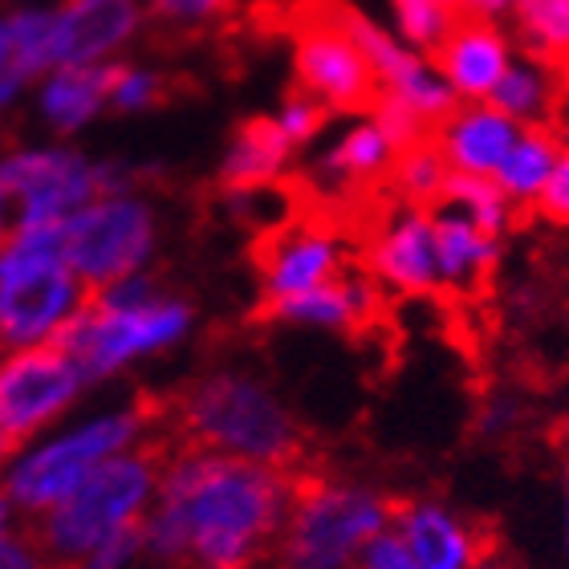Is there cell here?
<instances>
[{
	"label": "cell",
	"mask_w": 569,
	"mask_h": 569,
	"mask_svg": "<svg viewBox=\"0 0 569 569\" xmlns=\"http://www.w3.org/2000/svg\"><path fill=\"white\" fill-rule=\"evenodd\" d=\"M12 533V505L4 497H0V537Z\"/></svg>",
	"instance_id": "obj_27"
},
{
	"label": "cell",
	"mask_w": 569,
	"mask_h": 569,
	"mask_svg": "<svg viewBox=\"0 0 569 569\" xmlns=\"http://www.w3.org/2000/svg\"><path fill=\"white\" fill-rule=\"evenodd\" d=\"M0 188L21 200V228L66 224L94 196H102L98 167H86L78 154L66 151H33L0 163Z\"/></svg>",
	"instance_id": "obj_10"
},
{
	"label": "cell",
	"mask_w": 569,
	"mask_h": 569,
	"mask_svg": "<svg viewBox=\"0 0 569 569\" xmlns=\"http://www.w3.org/2000/svg\"><path fill=\"white\" fill-rule=\"evenodd\" d=\"M277 122H281V131L289 134V142L301 147V142H309L326 122H330V110L321 107L318 98H309L306 90L289 86V94H284V114Z\"/></svg>",
	"instance_id": "obj_23"
},
{
	"label": "cell",
	"mask_w": 569,
	"mask_h": 569,
	"mask_svg": "<svg viewBox=\"0 0 569 569\" xmlns=\"http://www.w3.org/2000/svg\"><path fill=\"white\" fill-rule=\"evenodd\" d=\"M154 427L176 451H216L277 472L321 460L306 427L277 403L273 391L244 375H208L154 395Z\"/></svg>",
	"instance_id": "obj_2"
},
{
	"label": "cell",
	"mask_w": 569,
	"mask_h": 569,
	"mask_svg": "<svg viewBox=\"0 0 569 569\" xmlns=\"http://www.w3.org/2000/svg\"><path fill=\"white\" fill-rule=\"evenodd\" d=\"M284 505L289 485L277 468L216 451H179L142 512L147 566L257 569L273 553Z\"/></svg>",
	"instance_id": "obj_1"
},
{
	"label": "cell",
	"mask_w": 569,
	"mask_h": 569,
	"mask_svg": "<svg viewBox=\"0 0 569 569\" xmlns=\"http://www.w3.org/2000/svg\"><path fill=\"white\" fill-rule=\"evenodd\" d=\"M4 203H9V191L0 188V249H4V240H9V228H4Z\"/></svg>",
	"instance_id": "obj_28"
},
{
	"label": "cell",
	"mask_w": 569,
	"mask_h": 569,
	"mask_svg": "<svg viewBox=\"0 0 569 569\" xmlns=\"http://www.w3.org/2000/svg\"><path fill=\"white\" fill-rule=\"evenodd\" d=\"M191 78H176V73H134L127 70L119 86H114V110H151V107H167L176 102L183 90H191Z\"/></svg>",
	"instance_id": "obj_20"
},
{
	"label": "cell",
	"mask_w": 569,
	"mask_h": 569,
	"mask_svg": "<svg viewBox=\"0 0 569 569\" xmlns=\"http://www.w3.org/2000/svg\"><path fill=\"white\" fill-rule=\"evenodd\" d=\"M395 12H399V24H403V33L411 37V41H416L423 53H431V49L439 46L443 29H448L451 17H456V12L439 9L436 0H395Z\"/></svg>",
	"instance_id": "obj_22"
},
{
	"label": "cell",
	"mask_w": 569,
	"mask_h": 569,
	"mask_svg": "<svg viewBox=\"0 0 569 569\" xmlns=\"http://www.w3.org/2000/svg\"><path fill=\"white\" fill-rule=\"evenodd\" d=\"M512 122L497 110L480 107H460L443 122L439 131V151L456 171H472V176H497L500 159L512 147Z\"/></svg>",
	"instance_id": "obj_15"
},
{
	"label": "cell",
	"mask_w": 569,
	"mask_h": 569,
	"mask_svg": "<svg viewBox=\"0 0 569 569\" xmlns=\"http://www.w3.org/2000/svg\"><path fill=\"white\" fill-rule=\"evenodd\" d=\"M427 66L443 73V86L456 98L485 102L492 86L500 82V73L509 70V41L500 33V24L456 12L439 37V46L427 53Z\"/></svg>",
	"instance_id": "obj_11"
},
{
	"label": "cell",
	"mask_w": 569,
	"mask_h": 569,
	"mask_svg": "<svg viewBox=\"0 0 569 569\" xmlns=\"http://www.w3.org/2000/svg\"><path fill=\"white\" fill-rule=\"evenodd\" d=\"M289 151L293 142L281 131L277 119H264V114H252L237 127L232 134V147H228V159L216 176V196H249V191H261L269 183H277L289 163Z\"/></svg>",
	"instance_id": "obj_14"
},
{
	"label": "cell",
	"mask_w": 569,
	"mask_h": 569,
	"mask_svg": "<svg viewBox=\"0 0 569 569\" xmlns=\"http://www.w3.org/2000/svg\"><path fill=\"white\" fill-rule=\"evenodd\" d=\"M289 505L273 553L257 569H350L358 553L391 525L387 497L346 485L326 460L284 472Z\"/></svg>",
	"instance_id": "obj_4"
},
{
	"label": "cell",
	"mask_w": 569,
	"mask_h": 569,
	"mask_svg": "<svg viewBox=\"0 0 569 569\" xmlns=\"http://www.w3.org/2000/svg\"><path fill=\"white\" fill-rule=\"evenodd\" d=\"M78 277L58 252L0 249V346H37L78 309Z\"/></svg>",
	"instance_id": "obj_7"
},
{
	"label": "cell",
	"mask_w": 569,
	"mask_h": 569,
	"mask_svg": "<svg viewBox=\"0 0 569 569\" xmlns=\"http://www.w3.org/2000/svg\"><path fill=\"white\" fill-rule=\"evenodd\" d=\"M387 517L419 569H488L505 558V537L485 517H451L416 497H387Z\"/></svg>",
	"instance_id": "obj_9"
},
{
	"label": "cell",
	"mask_w": 569,
	"mask_h": 569,
	"mask_svg": "<svg viewBox=\"0 0 569 569\" xmlns=\"http://www.w3.org/2000/svg\"><path fill=\"white\" fill-rule=\"evenodd\" d=\"M517 37L537 70L553 73L569 61V0H512Z\"/></svg>",
	"instance_id": "obj_18"
},
{
	"label": "cell",
	"mask_w": 569,
	"mask_h": 569,
	"mask_svg": "<svg viewBox=\"0 0 569 569\" xmlns=\"http://www.w3.org/2000/svg\"><path fill=\"white\" fill-rule=\"evenodd\" d=\"M240 0H147L151 41L163 49H188L216 37L232 21Z\"/></svg>",
	"instance_id": "obj_17"
},
{
	"label": "cell",
	"mask_w": 569,
	"mask_h": 569,
	"mask_svg": "<svg viewBox=\"0 0 569 569\" xmlns=\"http://www.w3.org/2000/svg\"><path fill=\"white\" fill-rule=\"evenodd\" d=\"M134 0H66L53 12V66H90L139 29Z\"/></svg>",
	"instance_id": "obj_13"
},
{
	"label": "cell",
	"mask_w": 569,
	"mask_h": 569,
	"mask_svg": "<svg viewBox=\"0 0 569 569\" xmlns=\"http://www.w3.org/2000/svg\"><path fill=\"white\" fill-rule=\"evenodd\" d=\"M151 423H154V395L142 391L134 395V403L127 411H119V416L94 419V423L78 427L73 436L53 439L46 448H37L33 456H24L4 476V500H9L12 509L29 512V517L53 509L58 500L70 497L73 488L94 472L98 463L134 448L147 436Z\"/></svg>",
	"instance_id": "obj_5"
},
{
	"label": "cell",
	"mask_w": 569,
	"mask_h": 569,
	"mask_svg": "<svg viewBox=\"0 0 569 569\" xmlns=\"http://www.w3.org/2000/svg\"><path fill=\"white\" fill-rule=\"evenodd\" d=\"M127 61H110V66H61V73L46 90V114L58 131H73L94 114L114 86L127 78Z\"/></svg>",
	"instance_id": "obj_16"
},
{
	"label": "cell",
	"mask_w": 569,
	"mask_h": 569,
	"mask_svg": "<svg viewBox=\"0 0 569 569\" xmlns=\"http://www.w3.org/2000/svg\"><path fill=\"white\" fill-rule=\"evenodd\" d=\"M82 375L58 342L21 346L0 362V439L17 451L73 403Z\"/></svg>",
	"instance_id": "obj_8"
},
{
	"label": "cell",
	"mask_w": 569,
	"mask_h": 569,
	"mask_svg": "<svg viewBox=\"0 0 569 569\" xmlns=\"http://www.w3.org/2000/svg\"><path fill=\"white\" fill-rule=\"evenodd\" d=\"M546 439H549V448L558 451L561 460L569 463V416L553 419V423H549V431H546Z\"/></svg>",
	"instance_id": "obj_26"
},
{
	"label": "cell",
	"mask_w": 569,
	"mask_h": 569,
	"mask_svg": "<svg viewBox=\"0 0 569 569\" xmlns=\"http://www.w3.org/2000/svg\"><path fill=\"white\" fill-rule=\"evenodd\" d=\"M9 456H12V451L4 448V439H0V472H4V463H9Z\"/></svg>",
	"instance_id": "obj_30"
},
{
	"label": "cell",
	"mask_w": 569,
	"mask_h": 569,
	"mask_svg": "<svg viewBox=\"0 0 569 569\" xmlns=\"http://www.w3.org/2000/svg\"><path fill=\"white\" fill-rule=\"evenodd\" d=\"M529 220H549V224H569V154H561L558 167L546 176L533 200L509 212V224H529Z\"/></svg>",
	"instance_id": "obj_21"
},
{
	"label": "cell",
	"mask_w": 569,
	"mask_h": 569,
	"mask_svg": "<svg viewBox=\"0 0 569 569\" xmlns=\"http://www.w3.org/2000/svg\"><path fill=\"white\" fill-rule=\"evenodd\" d=\"M358 569H419L411 549L399 541V533H379L362 553H358Z\"/></svg>",
	"instance_id": "obj_24"
},
{
	"label": "cell",
	"mask_w": 569,
	"mask_h": 569,
	"mask_svg": "<svg viewBox=\"0 0 569 569\" xmlns=\"http://www.w3.org/2000/svg\"><path fill=\"white\" fill-rule=\"evenodd\" d=\"M436 4H439L443 12H460V9H463V0H436Z\"/></svg>",
	"instance_id": "obj_29"
},
{
	"label": "cell",
	"mask_w": 569,
	"mask_h": 569,
	"mask_svg": "<svg viewBox=\"0 0 569 569\" xmlns=\"http://www.w3.org/2000/svg\"><path fill=\"white\" fill-rule=\"evenodd\" d=\"M0 569H46L29 533H4L0 537Z\"/></svg>",
	"instance_id": "obj_25"
},
{
	"label": "cell",
	"mask_w": 569,
	"mask_h": 569,
	"mask_svg": "<svg viewBox=\"0 0 569 569\" xmlns=\"http://www.w3.org/2000/svg\"><path fill=\"white\" fill-rule=\"evenodd\" d=\"M151 212L134 200H102L61 224V261L78 277L82 293H107L127 281L151 252Z\"/></svg>",
	"instance_id": "obj_6"
},
{
	"label": "cell",
	"mask_w": 569,
	"mask_h": 569,
	"mask_svg": "<svg viewBox=\"0 0 569 569\" xmlns=\"http://www.w3.org/2000/svg\"><path fill=\"white\" fill-rule=\"evenodd\" d=\"M382 284H395L399 293L431 297L439 293L436 273V240H431V216L407 212L395 216L367 249L355 252Z\"/></svg>",
	"instance_id": "obj_12"
},
{
	"label": "cell",
	"mask_w": 569,
	"mask_h": 569,
	"mask_svg": "<svg viewBox=\"0 0 569 569\" xmlns=\"http://www.w3.org/2000/svg\"><path fill=\"white\" fill-rule=\"evenodd\" d=\"M176 456L179 451L171 448V439L147 427V436L134 448L102 460L70 497L29 517L24 533L37 546L46 569H73L110 533H119L122 525L142 521V512L154 500L159 476Z\"/></svg>",
	"instance_id": "obj_3"
},
{
	"label": "cell",
	"mask_w": 569,
	"mask_h": 569,
	"mask_svg": "<svg viewBox=\"0 0 569 569\" xmlns=\"http://www.w3.org/2000/svg\"><path fill=\"white\" fill-rule=\"evenodd\" d=\"M4 29H9V66L17 86L53 66V12H17Z\"/></svg>",
	"instance_id": "obj_19"
}]
</instances>
